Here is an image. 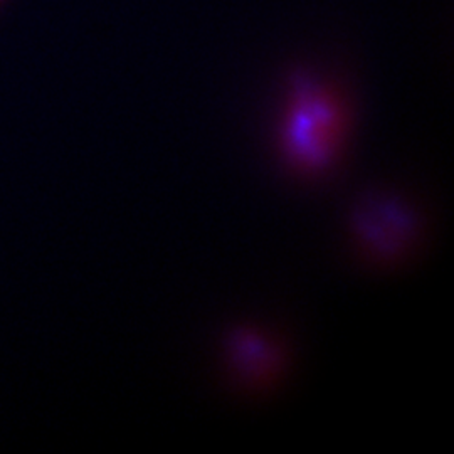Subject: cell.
<instances>
[{
    "mask_svg": "<svg viewBox=\"0 0 454 454\" xmlns=\"http://www.w3.org/2000/svg\"><path fill=\"white\" fill-rule=\"evenodd\" d=\"M350 116L347 103L330 82L294 73L278 123V152L283 165L300 179H320L340 162Z\"/></svg>",
    "mask_w": 454,
    "mask_h": 454,
    "instance_id": "6da1fadb",
    "label": "cell"
},
{
    "mask_svg": "<svg viewBox=\"0 0 454 454\" xmlns=\"http://www.w3.org/2000/svg\"><path fill=\"white\" fill-rule=\"evenodd\" d=\"M350 232L364 256L377 264H394L414 249L421 221L401 195L372 192L352 209Z\"/></svg>",
    "mask_w": 454,
    "mask_h": 454,
    "instance_id": "7a4b0ae2",
    "label": "cell"
},
{
    "mask_svg": "<svg viewBox=\"0 0 454 454\" xmlns=\"http://www.w3.org/2000/svg\"><path fill=\"white\" fill-rule=\"evenodd\" d=\"M227 358L239 380L253 387L268 386L283 367V356L273 339L254 328H238L227 339Z\"/></svg>",
    "mask_w": 454,
    "mask_h": 454,
    "instance_id": "3957f363",
    "label": "cell"
}]
</instances>
